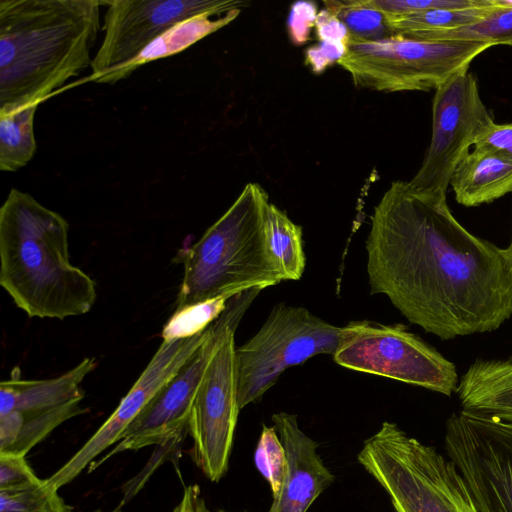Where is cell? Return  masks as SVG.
I'll list each match as a JSON object with an SVG mask.
<instances>
[{"instance_id":"cb8c5ba5","label":"cell","mask_w":512,"mask_h":512,"mask_svg":"<svg viewBox=\"0 0 512 512\" xmlns=\"http://www.w3.org/2000/svg\"><path fill=\"white\" fill-rule=\"evenodd\" d=\"M0 512H72V507L59 495L58 489L39 479L0 489Z\"/></svg>"},{"instance_id":"9c48e42d","label":"cell","mask_w":512,"mask_h":512,"mask_svg":"<svg viewBox=\"0 0 512 512\" xmlns=\"http://www.w3.org/2000/svg\"><path fill=\"white\" fill-rule=\"evenodd\" d=\"M262 290L251 288L229 299L224 312L208 327L207 336L199 348L155 394L113 450L105 458L90 464V471L118 453L177 442L189 431L193 401L211 358L225 333L239 325Z\"/></svg>"},{"instance_id":"3957f363","label":"cell","mask_w":512,"mask_h":512,"mask_svg":"<svg viewBox=\"0 0 512 512\" xmlns=\"http://www.w3.org/2000/svg\"><path fill=\"white\" fill-rule=\"evenodd\" d=\"M69 224L12 188L0 208V285L29 317L63 320L88 313L94 280L70 262Z\"/></svg>"},{"instance_id":"484cf974","label":"cell","mask_w":512,"mask_h":512,"mask_svg":"<svg viewBox=\"0 0 512 512\" xmlns=\"http://www.w3.org/2000/svg\"><path fill=\"white\" fill-rule=\"evenodd\" d=\"M229 299L227 296L217 297L175 310L163 327L162 339L170 341L202 333L224 312Z\"/></svg>"},{"instance_id":"30bf717a","label":"cell","mask_w":512,"mask_h":512,"mask_svg":"<svg viewBox=\"0 0 512 512\" xmlns=\"http://www.w3.org/2000/svg\"><path fill=\"white\" fill-rule=\"evenodd\" d=\"M444 445L479 512H512V421L462 409L447 419Z\"/></svg>"},{"instance_id":"d6a6232c","label":"cell","mask_w":512,"mask_h":512,"mask_svg":"<svg viewBox=\"0 0 512 512\" xmlns=\"http://www.w3.org/2000/svg\"><path fill=\"white\" fill-rule=\"evenodd\" d=\"M314 25L320 42H340L348 45L351 39L346 26L326 9L317 14Z\"/></svg>"},{"instance_id":"5b68a950","label":"cell","mask_w":512,"mask_h":512,"mask_svg":"<svg viewBox=\"0 0 512 512\" xmlns=\"http://www.w3.org/2000/svg\"><path fill=\"white\" fill-rule=\"evenodd\" d=\"M358 462L386 491L394 512H479L460 471L435 447L385 421Z\"/></svg>"},{"instance_id":"7402d4cb","label":"cell","mask_w":512,"mask_h":512,"mask_svg":"<svg viewBox=\"0 0 512 512\" xmlns=\"http://www.w3.org/2000/svg\"><path fill=\"white\" fill-rule=\"evenodd\" d=\"M324 5L346 26L352 40L375 41L393 35L385 15L371 0H332Z\"/></svg>"},{"instance_id":"ba28073f","label":"cell","mask_w":512,"mask_h":512,"mask_svg":"<svg viewBox=\"0 0 512 512\" xmlns=\"http://www.w3.org/2000/svg\"><path fill=\"white\" fill-rule=\"evenodd\" d=\"M333 360L340 366L420 386L450 397L456 365L400 323L351 321L342 327Z\"/></svg>"},{"instance_id":"9a60e30c","label":"cell","mask_w":512,"mask_h":512,"mask_svg":"<svg viewBox=\"0 0 512 512\" xmlns=\"http://www.w3.org/2000/svg\"><path fill=\"white\" fill-rule=\"evenodd\" d=\"M271 419L285 448L288 469L268 512H307L335 477L317 453V442L300 429L295 414L279 412Z\"/></svg>"},{"instance_id":"4dcf8cb0","label":"cell","mask_w":512,"mask_h":512,"mask_svg":"<svg viewBox=\"0 0 512 512\" xmlns=\"http://www.w3.org/2000/svg\"><path fill=\"white\" fill-rule=\"evenodd\" d=\"M315 7L312 3L298 2L293 5L288 21L289 31L293 41H306L310 28L316 20Z\"/></svg>"},{"instance_id":"5bb4252c","label":"cell","mask_w":512,"mask_h":512,"mask_svg":"<svg viewBox=\"0 0 512 512\" xmlns=\"http://www.w3.org/2000/svg\"><path fill=\"white\" fill-rule=\"evenodd\" d=\"M208 328L188 338L163 340L117 408L86 443L46 482L56 489L72 482L104 450L118 443L155 394L203 343Z\"/></svg>"},{"instance_id":"7c38bea8","label":"cell","mask_w":512,"mask_h":512,"mask_svg":"<svg viewBox=\"0 0 512 512\" xmlns=\"http://www.w3.org/2000/svg\"><path fill=\"white\" fill-rule=\"evenodd\" d=\"M104 16V36L93 57L88 81H101L133 60L175 23L205 12L248 5L238 0H112Z\"/></svg>"},{"instance_id":"8992f818","label":"cell","mask_w":512,"mask_h":512,"mask_svg":"<svg viewBox=\"0 0 512 512\" xmlns=\"http://www.w3.org/2000/svg\"><path fill=\"white\" fill-rule=\"evenodd\" d=\"M493 45L470 40H420L399 34L350 40L337 64L355 86L380 92L437 89Z\"/></svg>"},{"instance_id":"d4e9b609","label":"cell","mask_w":512,"mask_h":512,"mask_svg":"<svg viewBox=\"0 0 512 512\" xmlns=\"http://www.w3.org/2000/svg\"><path fill=\"white\" fill-rule=\"evenodd\" d=\"M83 399L73 400L46 411L22 414L23 423L15 444L7 451L25 456L36 444L63 422L86 411Z\"/></svg>"},{"instance_id":"4316f807","label":"cell","mask_w":512,"mask_h":512,"mask_svg":"<svg viewBox=\"0 0 512 512\" xmlns=\"http://www.w3.org/2000/svg\"><path fill=\"white\" fill-rule=\"evenodd\" d=\"M255 465L269 483L273 498L281 490L288 469L285 448L274 427L263 425L255 455Z\"/></svg>"},{"instance_id":"ffe728a7","label":"cell","mask_w":512,"mask_h":512,"mask_svg":"<svg viewBox=\"0 0 512 512\" xmlns=\"http://www.w3.org/2000/svg\"><path fill=\"white\" fill-rule=\"evenodd\" d=\"M506 4L507 0H498L496 4L491 6L432 9L386 18V20L393 34L414 37L421 34L454 30L473 25Z\"/></svg>"},{"instance_id":"ac0fdd59","label":"cell","mask_w":512,"mask_h":512,"mask_svg":"<svg viewBox=\"0 0 512 512\" xmlns=\"http://www.w3.org/2000/svg\"><path fill=\"white\" fill-rule=\"evenodd\" d=\"M242 9L205 12L175 23L152 41L133 60L106 76L100 84H114L129 77L139 67L186 50L199 40L232 22Z\"/></svg>"},{"instance_id":"836d02e7","label":"cell","mask_w":512,"mask_h":512,"mask_svg":"<svg viewBox=\"0 0 512 512\" xmlns=\"http://www.w3.org/2000/svg\"><path fill=\"white\" fill-rule=\"evenodd\" d=\"M204 506L199 487L189 485L185 488L181 501L173 512H201Z\"/></svg>"},{"instance_id":"d590c367","label":"cell","mask_w":512,"mask_h":512,"mask_svg":"<svg viewBox=\"0 0 512 512\" xmlns=\"http://www.w3.org/2000/svg\"><path fill=\"white\" fill-rule=\"evenodd\" d=\"M97 512H100V511H97ZM109 512H122V510H121V508H120V507H117V508H115L114 510L109 511Z\"/></svg>"},{"instance_id":"277c9868","label":"cell","mask_w":512,"mask_h":512,"mask_svg":"<svg viewBox=\"0 0 512 512\" xmlns=\"http://www.w3.org/2000/svg\"><path fill=\"white\" fill-rule=\"evenodd\" d=\"M269 202L261 185L246 184L227 211L180 253L184 273L175 310L285 280L266 243Z\"/></svg>"},{"instance_id":"f1b7e54d","label":"cell","mask_w":512,"mask_h":512,"mask_svg":"<svg viewBox=\"0 0 512 512\" xmlns=\"http://www.w3.org/2000/svg\"><path fill=\"white\" fill-rule=\"evenodd\" d=\"M39 479L25 456L0 452V489L24 485Z\"/></svg>"},{"instance_id":"52a82bcc","label":"cell","mask_w":512,"mask_h":512,"mask_svg":"<svg viewBox=\"0 0 512 512\" xmlns=\"http://www.w3.org/2000/svg\"><path fill=\"white\" fill-rule=\"evenodd\" d=\"M342 327L301 306L277 304L262 327L235 350L238 404L262 398L289 367L319 355H334Z\"/></svg>"},{"instance_id":"d6986e66","label":"cell","mask_w":512,"mask_h":512,"mask_svg":"<svg viewBox=\"0 0 512 512\" xmlns=\"http://www.w3.org/2000/svg\"><path fill=\"white\" fill-rule=\"evenodd\" d=\"M268 249L285 280H299L305 269L302 228L269 202L264 215Z\"/></svg>"},{"instance_id":"f546056e","label":"cell","mask_w":512,"mask_h":512,"mask_svg":"<svg viewBox=\"0 0 512 512\" xmlns=\"http://www.w3.org/2000/svg\"><path fill=\"white\" fill-rule=\"evenodd\" d=\"M474 148L491 151L512 159V123H493L478 137Z\"/></svg>"},{"instance_id":"4fadbf2b","label":"cell","mask_w":512,"mask_h":512,"mask_svg":"<svg viewBox=\"0 0 512 512\" xmlns=\"http://www.w3.org/2000/svg\"><path fill=\"white\" fill-rule=\"evenodd\" d=\"M232 326L223 336L197 389L189 420L193 458L204 475L218 482L227 472L240 411Z\"/></svg>"},{"instance_id":"e0dca14e","label":"cell","mask_w":512,"mask_h":512,"mask_svg":"<svg viewBox=\"0 0 512 512\" xmlns=\"http://www.w3.org/2000/svg\"><path fill=\"white\" fill-rule=\"evenodd\" d=\"M450 185L463 206L491 203L512 192V159L474 148L456 167Z\"/></svg>"},{"instance_id":"7a4b0ae2","label":"cell","mask_w":512,"mask_h":512,"mask_svg":"<svg viewBox=\"0 0 512 512\" xmlns=\"http://www.w3.org/2000/svg\"><path fill=\"white\" fill-rule=\"evenodd\" d=\"M98 0H0V113L39 105L93 58Z\"/></svg>"},{"instance_id":"44dd1931","label":"cell","mask_w":512,"mask_h":512,"mask_svg":"<svg viewBox=\"0 0 512 512\" xmlns=\"http://www.w3.org/2000/svg\"><path fill=\"white\" fill-rule=\"evenodd\" d=\"M36 104L0 113V170L15 172L34 157Z\"/></svg>"},{"instance_id":"6da1fadb","label":"cell","mask_w":512,"mask_h":512,"mask_svg":"<svg viewBox=\"0 0 512 512\" xmlns=\"http://www.w3.org/2000/svg\"><path fill=\"white\" fill-rule=\"evenodd\" d=\"M365 248L371 294L441 340L495 331L512 316V240L501 248L470 233L445 194L392 182Z\"/></svg>"},{"instance_id":"8fae6325","label":"cell","mask_w":512,"mask_h":512,"mask_svg":"<svg viewBox=\"0 0 512 512\" xmlns=\"http://www.w3.org/2000/svg\"><path fill=\"white\" fill-rule=\"evenodd\" d=\"M460 70L435 90L432 134L423 162L408 181L418 192L445 194L458 164L494 122L484 105L475 76Z\"/></svg>"},{"instance_id":"83f0119b","label":"cell","mask_w":512,"mask_h":512,"mask_svg":"<svg viewBox=\"0 0 512 512\" xmlns=\"http://www.w3.org/2000/svg\"><path fill=\"white\" fill-rule=\"evenodd\" d=\"M498 0H371L386 18L414 14L432 9L491 6Z\"/></svg>"},{"instance_id":"2e32d148","label":"cell","mask_w":512,"mask_h":512,"mask_svg":"<svg viewBox=\"0 0 512 512\" xmlns=\"http://www.w3.org/2000/svg\"><path fill=\"white\" fill-rule=\"evenodd\" d=\"M96 366L94 357H85L75 367L55 378L3 380L0 384V415L12 411L33 414L83 399L81 384Z\"/></svg>"},{"instance_id":"1f68e13d","label":"cell","mask_w":512,"mask_h":512,"mask_svg":"<svg viewBox=\"0 0 512 512\" xmlns=\"http://www.w3.org/2000/svg\"><path fill=\"white\" fill-rule=\"evenodd\" d=\"M347 51V45L340 42L322 41L306 52V61L314 72H321L333 62H338Z\"/></svg>"},{"instance_id":"603a6c76","label":"cell","mask_w":512,"mask_h":512,"mask_svg":"<svg viewBox=\"0 0 512 512\" xmlns=\"http://www.w3.org/2000/svg\"><path fill=\"white\" fill-rule=\"evenodd\" d=\"M420 40H470L512 46V1L497 8L481 21L459 29L409 37Z\"/></svg>"},{"instance_id":"e575fe53","label":"cell","mask_w":512,"mask_h":512,"mask_svg":"<svg viewBox=\"0 0 512 512\" xmlns=\"http://www.w3.org/2000/svg\"><path fill=\"white\" fill-rule=\"evenodd\" d=\"M201 512H225V511H223V510L211 511L206 506H204Z\"/></svg>"}]
</instances>
